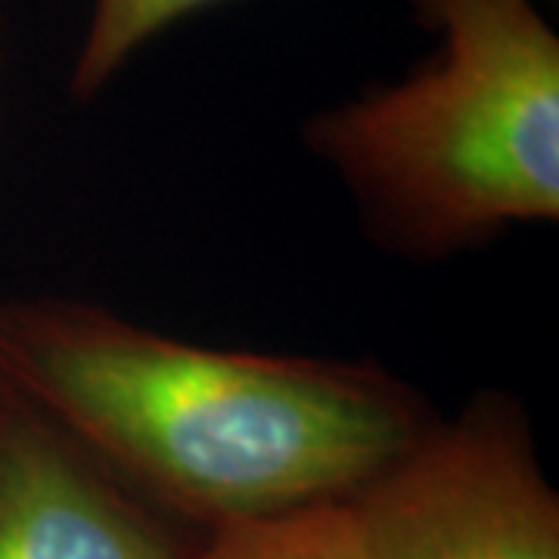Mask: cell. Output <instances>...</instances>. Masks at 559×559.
<instances>
[{
  "label": "cell",
  "mask_w": 559,
  "mask_h": 559,
  "mask_svg": "<svg viewBox=\"0 0 559 559\" xmlns=\"http://www.w3.org/2000/svg\"><path fill=\"white\" fill-rule=\"evenodd\" d=\"M200 538L0 377V559H190Z\"/></svg>",
  "instance_id": "4"
},
{
  "label": "cell",
  "mask_w": 559,
  "mask_h": 559,
  "mask_svg": "<svg viewBox=\"0 0 559 559\" xmlns=\"http://www.w3.org/2000/svg\"><path fill=\"white\" fill-rule=\"evenodd\" d=\"M0 377L171 520L348 500L439 417L373 360L212 348L94 301H0Z\"/></svg>",
  "instance_id": "1"
},
{
  "label": "cell",
  "mask_w": 559,
  "mask_h": 559,
  "mask_svg": "<svg viewBox=\"0 0 559 559\" xmlns=\"http://www.w3.org/2000/svg\"><path fill=\"white\" fill-rule=\"evenodd\" d=\"M348 507L370 559H559L557 488L500 392L432 419Z\"/></svg>",
  "instance_id": "3"
},
{
  "label": "cell",
  "mask_w": 559,
  "mask_h": 559,
  "mask_svg": "<svg viewBox=\"0 0 559 559\" xmlns=\"http://www.w3.org/2000/svg\"><path fill=\"white\" fill-rule=\"evenodd\" d=\"M190 559H370L348 500L202 532Z\"/></svg>",
  "instance_id": "5"
},
{
  "label": "cell",
  "mask_w": 559,
  "mask_h": 559,
  "mask_svg": "<svg viewBox=\"0 0 559 559\" xmlns=\"http://www.w3.org/2000/svg\"><path fill=\"white\" fill-rule=\"evenodd\" d=\"M215 3L221 0H91L69 94L75 100L97 97L150 40Z\"/></svg>",
  "instance_id": "6"
},
{
  "label": "cell",
  "mask_w": 559,
  "mask_h": 559,
  "mask_svg": "<svg viewBox=\"0 0 559 559\" xmlns=\"http://www.w3.org/2000/svg\"><path fill=\"white\" fill-rule=\"evenodd\" d=\"M439 47L318 112L305 143L373 240L451 259L559 218V35L535 0H414Z\"/></svg>",
  "instance_id": "2"
}]
</instances>
